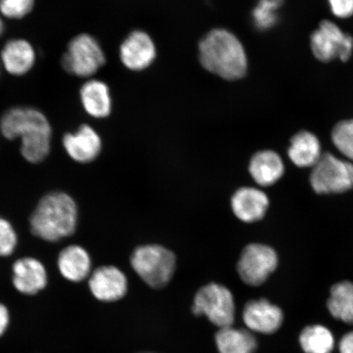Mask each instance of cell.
<instances>
[{
  "label": "cell",
  "instance_id": "1",
  "mask_svg": "<svg viewBox=\"0 0 353 353\" xmlns=\"http://www.w3.org/2000/svg\"><path fill=\"white\" fill-rule=\"evenodd\" d=\"M0 134L10 141H21L20 152L30 164H41L51 152L52 128L41 110L13 107L0 118Z\"/></svg>",
  "mask_w": 353,
  "mask_h": 353
},
{
  "label": "cell",
  "instance_id": "2",
  "mask_svg": "<svg viewBox=\"0 0 353 353\" xmlns=\"http://www.w3.org/2000/svg\"><path fill=\"white\" fill-rule=\"evenodd\" d=\"M79 210L68 193L50 192L44 195L30 216V230L43 241L56 243L74 235L77 230Z\"/></svg>",
  "mask_w": 353,
  "mask_h": 353
},
{
  "label": "cell",
  "instance_id": "3",
  "mask_svg": "<svg viewBox=\"0 0 353 353\" xmlns=\"http://www.w3.org/2000/svg\"><path fill=\"white\" fill-rule=\"evenodd\" d=\"M199 57L203 68L228 81L241 79L247 72L244 47L226 30L215 29L207 34L199 44Z\"/></svg>",
  "mask_w": 353,
  "mask_h": 353
},
{
  "label": "cell",
  "instance_id": "4",
  "mask_svg": "<svg viewBox=\"0 0 353 353\" xmlns=\"http://www.w3.org/2000/svg\"><path fill=\"white\" fill-rule=\"evenodd\" d=\"M132 269L145 284L153 289L164 288L174 276L175 254L161 245L139 246L132 253Z\"/></svg>",
  "mask_w": 353,
  "mask_h": 353
},
{
  "label": "cell",
  "instance_id": "5",
  "mask_svg": "<svg viewBox=\"0 0 353 353\" xmlns=\"http://www.w3.org/2000/svg\"><path fill=\"white\" fill-rule=\"evenodd\" d=\"M309 183L319 195H338L353 190V162L323 153L312 168Z\"/></svg>",
  "mask_w": 353,
  "mask_h": 353
},
{
  "label": "cell",
  "instance_id": "6",
  "mask_svg": "<svg viewBox=\"0 0 353 353\" xmlns=\"http://www.w3.org/2000/svg\"><path fill=\"white\" fill-rule=\"evenodd\" d=\"M192 311L195 316H206L219 329L228 327L235 321V299L228 287L212 282L197 291Z\"/></svg>",
  "mask_w": 353,
  "mask_h": 353
},
{
  "label": "cell",
  "instance_id": "7",
  "mask_svg": "<svg viewBox=\"0 0 353 353\" xmlns=\"http://www.w3.org/2000/svg\"><path fill=\"white\" fill-rule=\"evenodd\" d=\"M105 57L98 41L87 33L70 39L61 59L65 72L81 78H90L103 68Z\"/></svg>",
  "mask_w": 353,
  "mask_h": 353
},
{
  "label": "cell",
  "instance_id": "8",
  "mask_svg": "<svg viewBox=\"0 0 353 353\" xmlns=\"http://www.w3.org/2000/svg\"><path fill=\"white\" fill-rule=\"evenodd\" d=\"M279 265V256L272 246L251 243L241 251L236 270L247 285L258 287L267 282Z\"/></svg>",
  "mask_w": 353,
  "mask_h": 353
},
{
  "label": "cell",
  "instance_id": "9",
  "mask_svg": "<svg viewBox=\"0 0 353 353\" xmlns=\"http://www.w3.org/2000/svg\"><path fill=\"white\" fill-rule=\"evenodd\" d=\"M311 47L317 59L328 63L335 59L346 61L353 52V38L330 21L321 22L312 33Z\"/></svg>",
  "mask_w": 353,
  "mask_h": 353
},
{
  "label": "cell",
  "instance_id": "10",
  "mask_svg": "<svg viewBox=\"0 0 353 353\" xmlns=\"http://www.w3.org/2000/svg\"><path fill=\"white\" fill-rule=\"evenodd\" d=\"M245 329L254 334L272 335L278 332L284 325L285 312L270 300L260 298L250 300L242 312Z\"/></svg>",
  "mask_w": 353,
  "mask_h": 353
},
{
  "label": "cell",
  "instance_id": "11",
  "mask_svg": "<svg viewBox=\"0 0 353 353\" xmlns=\"http://www.w3.org/2000/svg\"><path fill=\"white\" fill-rule=\"evenodd\" d=\"M88 289L97 300L103 303L117 302L125 296L129 282L120 268L105 265L92 271L88 279Z\"/></svg>",
  "mask_w": 353,
  "mask_h": 353
},
{
  "label": "cell",
  "instance_id": "12",
  "mask_svg": "<svg viewBox=\"0 0 353 353\" xmlns=\"http://www.w3.org/2000/svg\"><path fill=\"white\" fill-rule=\"evenodd\" d=\"M12 283L21 294L33 296L41 293L48 283L46 265L32 256L17 259L12 266Z\"/></svg>",
  "mask_w": 353,
  "mask_h": 353
},
{
  "label": "cell",
  "instance_id": "13",
  "mask_svg": "<svg viewBox=\"0 0 353 353\" xmlns=\"http://www.w3.org/2000/svg\"><path fill=\"white\" fill-rule=\"evenodd\" d=\"M61 143L66 154L79 164L94 161L103 148L98 132L87 123H83L73 132H66Z\"/></svg>",
  "mask_w": 353,
  "mask_h": 353
},
{
  "label": "cell",
  "instance_id": "14",
  "mask_svg": "<svg viewBox=\"0 0 353 353\" xmlns=\"http://www.w3.org/2000/svg\"><path fill=\"white\" fill-rule=\"evenodd\" d=\"M270 201L263 190L254 187L237 189L231 198L234 215L245 223L261 221L266 216Z\"/></svg>",
  "mask_w": 353,
  "mask_h": 353
},
{
  "label": "cell",
  "instance_id": "15",
  "mask_svg": "<svg viewBox=\"0 0 353 353\" xmlns=\"http://www.w3.org/2000/svg\"><path fill=\"white\" fill-rule=\"evenodd\" d=\"M37 59V51L32 43L21 38L8 41L0 54L2 68L12 77H23L29 73Z\"/></svg>",
  "mask_w": 353,
  "mask_h": 353
},
{
  "label": "cell",
  "instance_id": "16",
  "mask_svg": "<svg viewBox=\"0 0 353 353\" xmlns=\"http://www.w3.org/2000/svg\"><path fill=\"white\" fill-rule=\"evenodd\" d=\"M90 253L83 246L74 244L64 247L57 259L60 275L72 283H81L88 279L92 272Z\"/></svg>",
  "mask_w": 353,
  "mask_h": 353
},
{
  "label": "cell",
  "instance_id": "17",
  "mask_svg": "<svg viewBox=\"0 0 353 353\" xmlns=\"http://www.w3.org/2000/svg\"><path fill=\"white\" fill-rule=\"evenodd\" d=\"M156 57V48L147 33L139 32L130 34L121 46V59L126 68L132 70L147 68Z\"/></svg>",
  "mask_w": 353,
  "mask_h": 353
},
{
  "label": "cell",
  "instance_id": "18",
  "mask_svg": "<svg viewBox=\"0 0 353 353\" xmlns=\"http://www.w3.org/2000/svg\"><path fill=\"white\" fill-rule=\"evenodd\" d=\"M285 171L283 160L272 150L256 152L250 161L249 173L259 187H271L279 182Z\"/></svg>",
  "mask_w": 353,
  "mask_h": 353
},
{
  "label": "cell",
  "instance_id": "19",
  "mask_svg": "<svg viewBox=\"0 0 353 353\" xmlns=\"http://www.w3.org/2000/svg\"><path fill=\"white\" fill-rule=\"evenodd\" d=\"M79 99L83 110L96 119L108 117L112 110L109 88L98 79H88L79 90Z\"/></svg>",
  "mask_w": 353,
  "mask_h": 353
},
{
  "label": "cell",
  "instance_id": "20",
  "mask_svg": "<svg viewBox=\"0 0 353 353\" xmlns=\"http://www.w3.org/2000/svg\"><path fill=\"white\" fill-rule=\"evenodd\" d=\"M321 144L317 137L309 131H300L290 140L288 157L295 166L312 168L322 156Z\"/></svg>",
  "mask_w": 353,
  "mask_h": 353
},
{
  "label": "cell",
  "instance_id": "21",
  "mask_svg": "<svg viewBox=\"0 0 353 353\" xmlns=\"http://www.w3.org/2000/svg\"><path fill=\"white\" fill-rule=\"evenodd\" d=\"M337 341L329 326L321 323L306 325L298 336L299 347L303 353H334Z\"/></svg>",
  "mask_w": 353,
  "mask_h": 353
},
{
  "label": "cell",
  "instance_id": "22",
  "mask_svg": "<svg viewBox=\"0 0 353 353\" xmlns=\"http://www.w3.org/2000/svg\"><path fill=\"white\" fill-rule=\"evenodd\" d=\"M326 309L333 319L353 325V282L339 281L330 287Z\"/></svg>",
  "mask_w": 353,
  "mask_h": 353
},
{
  "label": "cell",
  "instance_id": "23",
  "mask_svg": "<svg viewBox=\"0 0 353 353\" xmlns=\"http://www.w3.org/2000/svg\"><path fill=\"white\" fill-rule=\"evenodd\" d=\"M215 344L219 353H255L259 347L258 339L254 334L233 325L217 331Z\"/></svg>",
  "mask_w": 353,
  "mask_h": 353
},
{
  "label": "cell",
  "instance_id": "24",
  "mask_svg": "<svg viewBox=\"0 0 353 353\" xmlns=\"http://www.w3.org/2000/svg\"><path fill=\"white\" fill-rule=\"evenodd\" d=\"M284 0H260L253 12L256 28L267 30L273 28L278 21V13Z\"/></svg>",
  "mask_w": 353,
  "mask_h": 353
},
{
  "label": "cell",
  "instance_id": "25",
  "mask_svg": "<svg viewBox=\"0 0 353 353\" xmlns=\"http://www.w3.org/2000/svg\"><path fill=\"white\" fill-rule=\"evenodd\" d=\"M331 139L344 159L353 162V119L339 122L331 132Z\"/></svg>",
  "mask_w": 353,
  "mask_h": 353
},
{
  "label": "cell",
  "instance_id": "26",
  "mask_svg": "<svg viewBox=\"0 0 353 353\" xmlns=\"http://www.w3.org/2000/svg\"><path fill=\"white\" fill-rule=\"evenodd\" d=\"M19 245V235L13 225L0 216V258L10 257Z\"/></svg>",
  "mask_w": 353,
  "mask_h": 353
},
{
  "label": "cell",
  "instance_id": "27",
  "mask_svg": "<svg viewBox=\"0 0 353 353\" xmlns=\"http://www.w3.org/2000/svg\"><path fill=\"white\" fill-rule=\"evenodd\" d=\"M35 0H0V14L3 19L21 20L32 12Z\"/></svg>",
  "mask_w": 353,
  "mask_h": 353
},
{
  "label": "cell",
  "instance_id": "28",
  "mask_svg": "<svg viewBox=\"0 0 353 353\" xmlns=\"http://www.w3.org/2000/svg\"><path fill=\"white\" fill-rule=\"evenodd\" d=\"M331 11L339 19L353 15V0H328Z\"/></svg>",
  "mask_w": 353,
  "mask_h": 353
},
{
  "label": "cell",
  "instance_id": "29",
  "mask_svg": "<svg viewBox=\"0 0 353 353\" xmlns=\"http://www.w3.org/2000/svg\"><path fill=\"white\" fill-rule=\"evenodd\" d=\"M338 353H353V329L344 333L337 341Z\"/></svg>",
  "mask_w": 353,
  "mask_h": 353
},
{
  "label": "cell",
  "instance_id": "30",
  "mask_svg": "<svg viewBox=\"0 0 353 353\" xmlns=\"http://www.w3.org/2000/svg\"><path fill=\"white\" fill-rule=\"evenodd\" d=\"M10 309L6 304L0 302V338H2L6 334L8 329L10 328Z\"/></svg>",
  "mask_w": 353,
  "mask_h": 353
},
{
  "label": "cell",
  "instance_id": "31",
  "mask_svg": "<svg viewBox=\"0 0 353 353\" xmlns=\"http://www.w3.org/2000/svg\"><path fill=\"white\" fill-rule=\"evenodd\" d=\"M4 32V22L3 17L0 14V37H2V34Z\"/></svg>",
  "mask_w": 353,
  "mask_h": 353
},
{
  "label": "cell",
  "instance_id": "32",
  "mask_svg": "<svg viewBox=\"0 0 353 353\" xmlns=\"http://www.w3.org/2000/svg\"><path fill=\"white\" fill-rule=\"evenodd\" d=\"M1 68H2V65H1V63H0V74H1Z\"/></svg>",
  "mask_w": 353,
  "mask_h": 353
},
{
  "label": "cell",
  "instance_id": "33",
  "mask_svg": "<svg viewBox=\"0 0 353 353\" xmlns=\"http://www.w3.org/2000/svg\"><path fill=\"white\" fill-rule=\"evenodd\" d=\"M140 353H154V352H140Z\"/></svg>",
  "mask_w": 353,
  "mask_h": 353
}]
</instances>
